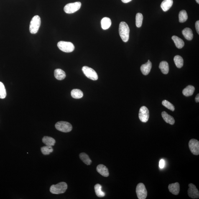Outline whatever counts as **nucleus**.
Wrapping results in <instances>:
<instances>
[{
    "label": "nucleus",
    "instance_id": "1a4fd4ad",
    "mask_svg": "<svg viewBox=\"0 0 199 199\" xmlns=\"http://www.w3.org/2000/svg\"><path fill=\"white\" fill-rule=\"evenodd\" d=\"M188 146L191 152L195 155L199 154V142L197 140L192 139L189 141Z\"/></svg>",
    "mask_w": 199,
    "mask_h": 199
},
{
    "label": "nucleus",
    "instance_id": "ddd939ff",
    "mask_svg": "<svg viewBox=\"0 0 199 199\" xmlns=\"http://www.w3.org/2000/svg\"><path fill=\"white\" fill-rule=\"evenodd\" d=\"M96 170L98 173L104 177H107L109 175L107 168L103 164L98 165L97 167Z\"/></svg>",
    "mask_w": 199,
    "mask_h": 199
},
{
    "label": "nucleus",
    "instance_id": "9d476101",
    "mask_svg": "<svg viewBox=\"0 0 199 199\" xmlns=\"http://www.w3.org/2000/svg\"><path fill=\"white\" fill-rule=\"evenodd\" d=\"M139 117L143 123H146L148 121L149 112L148 109L145 106L141 107L139 110Z\"/></svg>",
    "mask_w": 199,
    "mask_h": 199
},
{
    "label": "nucleus",
    "instance_id": "6ab92c4d",
    "mask_svg": "<svg viewBox=\"0 0 199 199\" xmlns=\"http://www.w3.org/2000/svg\"><path fill=\"white\" fill-rule=\"evenodd\" d=\"M182 33L184 37L188 40H191L193 38V34L191 29L189 28H186L182 31Z\"/></svg>",
    "mask_w": 199,
    "mask_h": 199
},
{
    "label": "nucleus",
    "instance_id": "72a5a7b5",
    "mask_svg": "<svg viewBox=\"0 0 199 199\" xmlns=\"http://www.w3.org/2000/svg\"><path fill=\"white\" fill-rule=\"evenodd\" d=\"M195 28L197 33L199 34V21H197L195 23Z\"/></svg>",
    "mask_w": 199,
    "mask_h": 199
},
{
    "label": "nucleus",
    "instance_id": "bb28decb",
    "mask_svg": "<svg viewBox=\"0 0 199 199\" xmlns=\"http://www.w3.org/2000/svg\"><path fill=\"white\" fill-rule=\"evenodd\" d=\"M80 159L87 165H89L92 163V160L85 153H82L80 154Z\"/></svg>",
    "mask_w": 199,
    "mask_h": 199
},
{
    "label": "nucleus",
    "instance_id": "9b49d317",
    "mask_svg": "<svg viewBox=\"0 0 199 199\" xmlns=\"http://www.w3.org/2000/svg\"><path fill=\"white\" fill-rule=\"evenodd\" d=\"M188 194L189 196L193 199L198 198L199 192L195 186L193 184L190 183L188 185Z\"/></svg>",
    "mask_w": 199,
    "mask_h": 199
},
{
    "label": "nucleus",
    "instance_id": "20e7f679",
    "mask_svg": "<svg viewBox=\"0 0 199 199\" xmlns=\"http://www.w3.org/2000/svg\"><path fill=\"white\" fill-rule=\"evenodd\" d=\"M58 47L61 51L65 52H71L75 49L74 45L70 42L60 41L58 43Z\"/></svg>",
    "mask_w": 199,
    "mask_h": 199
},
{
    "label": "nucleus",
    "instance_id": "4468645a",
    "mask_svg": "<svg viewBox=\"0 0 199 199\" xmlns=\"http://www.w3.org/2000/svg\"><path fill=\"white\" fill-rule=\"evenodd\" d=\"M152 67V64L151 61H148L146 64H143L141 67V71L143 74L144 75L149 74Z\"/></svg>",
    "mask_w": 199,
    "mask_h": 199
},
{
    "label": "nucleus",
    "instance_id": "4c0bfd02",
    "mask_svg": "<svg viewBox=\"0 0 199 199\" xmlns=\"http://www.w3.org/2000/svg\"><path fill=\"white\" fill-rule=\"evenodd\" d=\"M148 62H149V61H150V60H148Z\"/></svg>",
    "mask_w": 199,
    "mask_h": 199
},
{
    "label": "nucleus",
    "instance_id": "f257e3e1",
    "mask_svg": "<svg viewBox=\"0 0 199 199\" xmlns=\"http://www.w3.org/2000/svg\"><path fill=\"white\" fill-rule=\"evenodd\" d=\"M119 32L120 36L123 42H127L129 39L130 30L126 23L122 21L119 25Z\"/></svg>",
    "mask_w": 199,
    "mask_h": 199
},
{
    "label": "nucleus",
    "instance_id": "a211bd4d",
    "mask_svg": "<svg viewBox=\"0 0 199 199\" xmlns=\"http://www.w3.org/2000/svg\"><path fill=\"white\" fill-rule=\"evenodd\" d=\"M172 39L174 41L176 47L179 49H181L185 45V42L183 40L177 36H173Z\"/></svg>",
    "mask_w": 199,
    "mask_h": 199
},
{
    "label": "nucleus",
    "instance_id": "7c9ffc66",
    "mask_svg": "<svg viewBox=\"0 0 199 199\" xmlns=\"http://www.w3.org/2000/svg\"><path fill=\"white\" fill-rule=\"evenodd\" d=\"M6 96V92L4 84L0 82V98L4 99Z\"/></svg>",
    "mask_w": 199,
    "mask_h": 199
},
{
    "label": "nucleus",
    "instance_id": "2f4dec72",
    "mask_svg": "<svg viewBox=\"0 0 199 199\" xmlns=\"http://www.w3.org/2000/svg\"><path fill=\"white\" fill-rule=\"evenodd\" d=\"M162 104L168 109L173 111L175 110V107L173 105L166 100H164L162 101Z\"/></svg>",
    "mask_w": 199,
    "mask_h": 199
},
{
    "label": "nucleus",
    "instance_id": "f8f14e48",
    "mask_svg": "<svg viewBox=\"0 0 199 199\" xmlns=\"http://www.w3.org/2000/svg\"><path fill=\"white\" fill-rule=\"evenodd\" d=\"M168 188L169 191L173 194L178 195L180 190V185L178 182L170 184L169 185Z\"/></svg>",
    "mask_w": 199,
    "mask_h": 199
},
{
    "label": "nucleus",
    "instance_id": "2eb2a0df",
    "mask_svg": "<svg viewBox=\"0 0 199 199\" xmlns=\"http://www.w3.org/2000/svg\"><path fill=\"white\" fill-rule=\"evenodd\" d=\"M173 0H164L161 5V7L164 11L169 10L173 4Z\"/></svg>",
    "mask_w": 199,
    "mask_h": 199
},
{
    "label": "nucleus",
    "instance_id": "c756f323",
    "mask_svg": "<svg viewBox=\"0 0 199 199\" xmlns=\"http://www.w3.org/2000/svg\"><path fill=\"white\" fill-rule=\"evenodd\" d=\"M143 19V15L141 13H138L136 16V27L139 28L142 26Z\"/></svg>",
    "mask_w": 199,
    "mask_h": 199
},
{
    "label": "nucleus",
    "instance_id": "aec40b11",
    "mask_svg": "<svg viewBox=\"0 0 199 199\" xmlns=\"http://www.w3.org/2000/svg\"><path fill=\"white\" fill-rule=\"evenodd\" d=\"M111 24V21L109 18L104 17L101 21V27L103 30L109 29Z\"/></svg>",
    "mask_w": 199,
    "mask_h": 199
},
{
    "label": "nucleus",
    "instance_id": "a878e982",
    "mask_svg": "<svg viewBox=\"0 0 199 199\" xmlns=\"http://www.w3.org/2000/svg\"><path fill=\"white\" fill-rule=\"evenodd\" d=\"M95 190L97 196L99 197H103L105 196V192L102 190V186L100 184H96L95 185Z\"/></svg>",
    "mask_w": 199,
    "mask_h": 199
},
{
    "label": "nucleus",
    "instance_id": "f3484780",
    "mask_svg": "<svg viewBox=\"0 0 199 199\" xmlns=\"http://www.w3.org/2000/svg\"><path fill=\"white\" fill-rule=\"evenodd\" d=\"M54 76L55 78L58 80H63L66 76L65 72L60 69H57L55 70Z\"/></svg>",
    "mask_w": 199,
    "mask_h": 199
},
{
    "label": "nucleus",
    "instance_id": "dca6fc26",
    "mask_svg": "<svg viewBox=\"0 0 199 199\" xmlns=\"http://www.w3.org/2000/svg\"><path fill=\"white\" fill-rule=\"evenodd\" d=\"M162 116L164 121L166 123L171 125H173L175 123V120L172 116H170L165 111L162 112Z\"/></svg>",
    "mask_w": 199,
    "mask_h": 199
},
{
    "label": "nucleus",
    "instance_id": "b1692460",
    "mask_svg": "<svg viewBox=\"0 0 199 199\" xmlns=\"http://www.w3.org/2000/svg\"><path fill=\"white\" fill-rule=\"evenodd\" d=\"M71 95L72 98L76 99H79L83 97V93L81 90L78 89H74L72 90Z\"/></svg>",
    "mask_w": 199,
    "mask_h": 199
},
{
    "label": "nucleus",
    "instance_id": "7ed1b4c3",
    "mask_svg": "<svg viewBox=\"0 0 199 199\" xmlns=\"http://www.w3.org/2000/svg\"><path fill=\"white\" fill-rule=\"evenodd\" d=\"M41 19L39 16H34L30 25V32L31 33L35 34L38 32L41 25Z\"/></svg>",
    "mask_w": 199,
    "mask_h": 199
},
{
    "label": "nucleus",
    "instance_id": "4be33fe9",
    "mask_svg": "<svg viewBox=\"0 0 199 199\" xmlns=\"http://www.w3.org/2000/svg\"><path fill=\"white\" fill-rule=\"evenodd\" d=\"M42 141L46 145L51 146L55 145L56 142L55 139L53 138L48 136H44L43 138Z\"/></svg>",
    "mask_w": 199,
    "mask_h": 199
},
{
    "label": "nucleus",
    "instance_id": "412c9836",
    "mask_svg": "<svg viewBox=\"0 0 199 199\" xmlns=\"http://www.w3.org/2000/svg\"><path fill=\"white\" fill-rule=\"evenodd\" d=\"M195 89L192 86L189 85L182 91V94L184 96L188 97L191 96L193 94Z\"/></svg>",
    "mask_w": 199,
    "mask_h": 199
},
{
    "label": "nucleus",
    "instance_id": "c85d7f7f",
    "mask_svg": "<svg viewBox=\"0 0 199 199\" xmlns=\"http://www.w3.org/2000/svg\"><path fill=\"white\" fill-rule=\"evenodd\" d=\"M41 151L44 155H48L51 153L53 152V149L52 146H46L41 148Z\"/></svg>",
    "mask_w": 199,
    "mask_h": 199
},
{
    "label": "nucleus",
    "instance_id": "f704fd0d",
    "mask_svg": "<svg viewBox=\"0 0 199 199\" xmlns=\"http://www.w3.org/2000/svg\"><path fill=\"white\" fill-rule=\"evenodd\" d=\"M195 100L197 103H198L199 102V94H198L196 97Z\"/></svg>",
    "mask_w": 199,
    "mask_h": 199
},
{
    "label": "nucleus",
    "instance_id": "cd10ccee",
    "mask_svg": "<svg viewBox=\"0 0 199 199\" xmlns=\"http://www.w3.org/2000/svg\"><path fill=\"white\" fill-rule=\"evenodd\" d=\"M188 15L186 11L185 10H182L179 13V21L180 23L185 22L188 19Z\"/></svg>",
    "mask_w": 199,
    "mask_h": 199
},
{
    "label": "nucleus",
    "instance_id": "c9c22d12",
    "mask_svg": "<svg viewBox=\"0 0 199 199\" xmlns=\"http://www.w3.org/2000/svg\"><path fill=\"white\" fill-rule=\"evenodd\" d=\"M132 1V0H121L122 2L124 3H128Z\"/></svg>",
    "mask_w": 199,
    "mask_h": 199
},
{
    "label": "nucleus",
    "instance_id": "e433bc0d",
    "mask_svg": "<svg viewBox=\"0 0 199 199\" xmlns=\"http://www.w3.org/2000/svg\"><path fill=\"white\" fill-rule=\"evenodd\" d=\"M196 1L197 3H198V4H199V0H195Z\"/></svg>",
    "mask_w": 199,
    "mask_h": 199
},
{
    "label": "nucleus",
    "instance_id": "5701e85b",
    "mask_svg": "<svg viewBox=\"0 0 199 199\" xmlns=\"http://www.w3.org/2000/svg\"><path fill=\"white\" fill-rule=\"evenodd\" d=\"M161 72L164 74H167L169 72V66L168 63L165 61L161 62L159 66Z\"/></svg>",
    "mask_w": 199,
    "mask_h": 199
},
{
    "label": "nucleus",
    "instance_id": "473e14b6",
    "mask_svg": "<svg viewBox=\"0 0 199 199\" xmlns=\"http://www.w3.org/2000/svg\"><path fill=\"white\" fill-rule=\"evenodd\" d=\"M165 165V161L163 159H161L159 162V167L161 169H163Z\"/></svg>",
    "mask_w": 199,
    "mask_h": 199
},
{
    "label": "nucleus",
    "instance_id": "6e6552de",
    "mask_svg": "<svg viewBox=\"0 0 199 199\" xmlns=\"http://www.w3.org/2000/svg\"><path fill=\"white\" fill-rule=\"evenodd\" d=\"M136 193L139 199H145L147 196V191L145 186L142 183L138 184L136 188Z\"/></svg>",
    "mask_w": 199,
    "mask_h": 199
},
{
    "label": "nucleus",
    "instance_id": "423d86ee",
    "mask_svg": "<svg viewBox=\"0 0 199 199\" xmlns=\"http://www.w3.org/2000/svg\"><path fill=\"white\" fill-rule=\"evenodd\" d=\"M55 128L59 131L64 132H68L72 129V125L67 122H58L55 125Z\"/></svg>",
    "mask_w": 199,
    "mask_h": 199
},
{
    "label": "nucleus",
    "instance_id": "0eeeda50",
    "mask_svg": "<svg viewBox=\"0 0 199 199\" xmlns=\"http://www.w3.org/2000/svg\"><path fill=\"white\" fill-rule=\"evenodd\" d=\"M82 70L87 78L93 80L98 79V75L96 72L93 69L88 67L84 66L82 68Z\"/></svg>",
    "mask_w": 199,
    "mask_h": 199
},
{
    "label": "nucleus",
    "instance_id": "f03ea898",
    "mask_svg": "<svg viewBox=\"0 0 199 199\" xmlns=\"http://www.w3.org/2000/svg\"><path fill=\"white\" fill-rule=\"evenodd\" d=\"M68 188V185L65 182H61L57 185H52L50 188L51 193L55 194L64 193Z\"/></svg>",
    "mask_w": 199,
    "mask_h": 199
},
{
    "label": "nucleus",
    "instance_id": "39448f33",
    "mask_svg": "<svg viewBox=\"0 0 199 199\" xmlns=\"http://www.w3.org/2000/svg\"><path fill=\"white\" fill-rule=\"evenodd\" d=\"M81 5V3L79 2L70 3L66 5L64 8V11L67 14H73L80 9Z\"/></svg>",
    "mask_w": 199,
    "mask_h": 199
},
{
    "label": "nucleus",
    "instance_id": "393cba45",
    "mask_svg": "<svg viewBox=\"0 0 199 199\" xmlns=\"http://www.w3.org/2000/svg\"><path fill=\"white\" fill-rule=\"evenodd\" d=\"M174 63L176 64V66L179 68H182L183 66L184 61L182 57L180 55H176L174 58Z\"/></svg>",
    "mask_w": 199,
    "mask_h": 199
}]
</instances>
